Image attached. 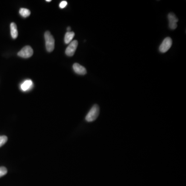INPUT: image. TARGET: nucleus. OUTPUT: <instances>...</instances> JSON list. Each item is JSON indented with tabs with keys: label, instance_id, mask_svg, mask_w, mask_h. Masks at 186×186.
Masks as SVG:
<instances>
[{
	"label": "nucleus",
	"instance_id": "1",
	"mask_svg": "<svg viewBox=\"0 0 186 186\" xmlns=\"http://www.w3.org/2000/svg\"><path fill=\"white\" fill-rule=\"evenodd\" d=\"M44 39L46 41V48L48 52H51L55 47V40L49 31H46L44 33Z\"/></svg>",
	"mask_w": 186,
	"mask_h": 186
},
{
	"label": "nucleus",
	"instance_id": "2",
	"mask_svg": "<svg viewBox=\"0 0 186 186\" xmlns=\"http://www.w3.org/2000/svg\"><path fill=\"white\" fill-rule=\"evenodd\" d=\"M99 114V107L97 105H95L90 110L86 117V121L88 122H92L98 118Z\"/></svg>",
	"mask_w": 186,
	"mask_h": 186
},
{
	"label": "nucleus",
	"instance_id": "3",
	"mask_svg": "<svg viewBox=\"0 0 186 186\" xmlns=\"http://www.w3.org/2000/svg\"><path fill=\"white\" fill-rule=\"evenodd\" d=\"M33 54V50L30 46H25L18 53L19 57L25 58H29Z\"/></svg>",
	"mask_w": 186,
	"mask_h": 186
},
{
	"label": "nucleus",
	"instance_id": "4",
	"mask_svg": "<svg viewBox=\"0 0 186 186\" xmlns=\"http://www.w3.org/2000/svg\"><path fill=\"white\" fill-rule=\"evenodd\" d=\"M172 45V40L170 37H166L163 40L159 47V51L161 53L167 52Z\"/></svg>",
	"mask_w": 186,
	"mask_h": 186
},
{
	"label": "nucleus",
	"instance_id": "5",
	"mask_svg": "<svg viewBox=\"0 0 186 186\" xmlns=\"http://www.w3.org/2000/svg\"><path fill=\"white\" fill-rule=\"evenodd\" d=\"M78 44V41L76 40L72 41L66 49V54L68 57H72L76 51Z\"/></svg>",
	"mask_w": 186,
	"mask_h": 186
},
{
	"label": "nucleus",
	"instance_id": "6",
	"mask_svg": "<svg viewBox=\"0 0 186 186\" xmlns=\"http://www.w3.org/2000/svg\"><path fill=\"white\" fill-rule=\"evenodd\" d=\"M168 19L169 21V27L171 29L175 30L177 28V22L179 21L175 15L173 13L170 12L168 15Z\"/></svg>",
	"mask_w": 186,
	"mask_h": 186
},
{
	"label": "nucleus",
	"instance_id": "7",
	"mask_svg": "<svg viewBox=\"0 0 186 186\" xmlns=\"http://www.w3.org/2000/svg\"><path fill=\"white\" fill-rule=\"evenodd\" d=\"M73 69L74 72L78 75H84L87 72L86 68L78 63L73 64Z\"/></svg>",
	"mask_w": 186,
	"mask_h": 186
},
{
	"label": "nucleus",
	"instance_id": "8",
	"mask_svg": "<svg viewBox=\"0 0 186 186\" xmlns=\"http://www.w3.org/2000/svg\"><path fill=\"white\" fill-rule=\"evenodd\" d=\"M10 27H11V34L12 37L14 40H15L18 36V29H17V25L15 23L12 22V23H11Z\"/></svg>",
	"mask_w": 186,
	"mask_h": 186
},
{
	"label": "nucleus",
	"instance_id": "9",
	"mask_svg": "<svg viewBox=\"0 0 186 186\" xmlns=\"http://www.w3.org/2000/svg\"><path fill=\"white\" fill-rule=\"evenodd\" d=\"M33 85V83L31 80H26L22 83L21 85V89L23 91H26L31 89Z\"/></svg>",
	"mask_w": 186,
	"mask_h": 186
},
{
	"label": "nucleus",
	"instance_id": "10",
	"mask_svg": "<svg viewBox=\"0 0 186 186\" xmlns=\"http://www.w3.org/2000/svg\"><path fill=\"white\" fill-rule=\"evenodd\" d=\"M75 36V33L73 32H67L65 34V37H64V41L66 44H68L71 43L72 40Z\"/></svg>",
	"mask_w": 186,
	"mask_h": 186
},
{
	"label": "nucleus",
	"instance_id": "11",
	"mask_svg": "<svg viewBox=\"0 0 186 186\" xmlns=\"http://www.w3.org/2000/svg\"><path fill=\"white\" fill-rule=\"evenodd\" d=\"M19 14H20V15L22 17L26 18V17H29L31 15V12H30L29 9H27V8H21L20 10H19Z\"/></svg>",
	"mask_w": 186,
	"mask_h": 186
},
{
	"label": "nucleus",
	"instance_id": "12",
	"mask_svg": "<svg viewBox=\"0 0 186 186\" xmlns=\"http://www.w3.org/2000/svg\"><path fill=\"white\" fill-rule=\"evenodd\" d=\"M8 138L6 136H0V147L2 146L7 141Z\"/></svg>",
	"mask_w": 186,
	"mask_h": 186
},
{
	"label": "nucleus",
	"instance_id": "13",
	"mask_svg": "<svg viewBox=\"0 0 186 186\" xmlns=\"http://www.w3.org/2000/svg\"><path fill=\"white\" fill-rule=\"evenodd\" d=\"M7 173V170L6 168L2 166L0 167V177H2L3 176L6 175Z\"/></svg>",
	"mask_w": 186,
	"mask_h": 186
},
{
	"label": "nucleus",
	"instance_id": "14",
	"mask_svg": "<svg viewBox=\"0 0 186 186\" xmlns=\"http://www.w3.org/2000/svg\"><path fill=\"white\" fill-rule=\"evenodd\" d=\"M67 2L66 1H62L60 3L59 6H60V7L61 8H64L66 6H67Z\"/></svg>",
	"mask_w": 186,
	"mask_h": 186
},
{
	"label": "nucleus",
	"instance_id": "15",
	"mask_svg": "<svg viewBox=\"0 0 186 186\" xmlns=\"http://www.w3.org/2000/svg\"><path fill=\"white\" fill-rule=\"evenodd\" d=\"M67 31L68 32H70V30H71V29H70V27H68L67 29Z\"/></svg>",
	"mask_w": 186,
	"mask_h": 186
},
{
	"label": "nucleus",
	"instance_id": "16",
	"mask_svg": "<svg viewBox=\"0 0 186 186\" xmlns=\"http://www.w3.org/2000/svg\"><path fill=\"white\" fill-rule=\"evenodd\" d=\"M46 2H51V0H46Z\"/></svg>",
	"mask_w": 186,
	"mask_h": 186
}]
</instances>
